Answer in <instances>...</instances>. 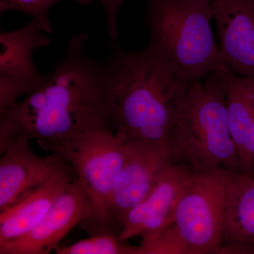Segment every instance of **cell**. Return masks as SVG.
<instances>
[{"instance_id":"1","label":"cell","mask_w":254,"mask_h":254,"mask_svg":"<svg viewBox=\"0 0 254 254\" xmlns=\"http://www.w3.org/2000/svg\"><path fill=\"white\" fill-rule=\"evenodd\" d=\"M86 32L74 35L45 83L0 113V153L16 138L41 148L92 132H114L113 70L110 60L86 53Z\"/></svg>"},{"instance_id":"2","label":"cell","mask_w":254,"mask_h":254,"mask_svg":"<svg viewBox=\"0 0 254 254\" xmlns=\"http://www.w3.org/2000/svg\"><path fill=\"white\" fill-rule=\"evenodd\" d=\"M111 41L115 136L123 145L133 138L166 141L197 80L150 43L131 52Z\"/></svg>"},{"instance_id":"3","label":"cell","mask_w":254,"mask_h":254,"mask_svg":"<svg viewBox=\"0 0 254 254\" xmlns=\"http://www.w3.org/2000/svg\"><path fill=\"white\" fill-rule=\"evenodd\" d=\"M230 74H210L192 86L166 140L173 165L193 173L218 168L242 172L227 119L225 81Z\"/></svg>"},{"instance_id":"4","label":"cell","mask_w":254,"mask_h":254,"mask_svg":"<svg viewBox=\"0 0 254 254\" xmlns=\"http://www.w3.org/2000/svg\"><path fill=\"white\" fill-rule=\"evenodd\" d=\"M150 43L195 80L232 71L224 63L210 27L211 4L202 0H148ZM234 73V72H233Z\"/></svg>"},{"instance_id":"5","label":"cell","mask_w":254,"mask_h":254,"mask_svg":"<svg viewBox=\"0 0 254 254\" xmlns=\"http://www.w3.org/2000/svg\"><path fill=\"white\" fill-rule=\"evenodd\" d=\"M233 173L222 168L192 173L177 203L173 223L157 238L141 240L139 254H220Z\"/></svg>"},{"instance_id":"6","label":"cell","mask_w":254,"mask_h":254,"mask_svg":"<svg viewBox=\"0 0 254 254\" xmlns=\"http://www.w3.org/2000/svg\"><path fill=\"white\" fill-rule=\"evenodd\" d=\"M68 162L91 203L89 216L80 224L90 235L120 237L113 208L115 182L124 163V145L114 132L103 130L68 137L43 148Z\"/></svg>"},{"instance_id":"7","label":"cell","mask_w":254,"mask_h":254,"mask_svg":"<svg viewBox=\"0 0 254 254\" xmlns=\"http://www.w3.org/2000/svg\"><path fill=\"white\" fill-rule=\"evenodd\" d=\"M48 33L32 19L18 29L0 33V113L36 91L46 81L33 62L36 50L49 46Z\"/></svg>"},{"instance_id":"8","label":"cell","mask_w":254,"mask_h":254,"mask_svg":"<svg viewBox=\"0 0 254 254\" xmlns=\"http://www.w3.org/2000/svg\"><path fill=\"white\" fill-rule=\"evenodd\" d=\"M125 159L115 182L113 208L119 234L128 210L148 196L172 165L166 141L133 138L124 144Z\"/></svg>"},{"instance_id":"9","label":"cell","mask_w":254,"mask_h":254,"mask_svg":"<svg viewBox=\"0 0 254 254\" xmlns=\"http://www.w3.org/2000/svg\"><path fill=\"white\" fill-rule=\"evenodd\" d=\"M91 212V203L76 177L31 231L0 245V254H48Z\"/></svg>"},{"instance_id":"10","label":"cell","mask_w":254,"mask_h":254,"mask_svg":"<svg viewBox=\"0 0 254 254\" xmlns=\"http://www.w3.org/2000/svg\"><path fill=\"white\" fill-rule=\"evenodd\" d=\"M193 172L182 165H172L155 184L148 196L128 210L120 228L122 240L134 237L157 238L173 223L177 203Z\"/></svg>"},{"instance_id":"11","label":"cell","mask_w":254,"mask_h":254,"mask_svg":"<svg viewBox=\"0 0 254 254\" xmlns=\"http://www.w3.org/2000/svg\"><path fill=\"white\" fill-rule=\"evenodd\" d=\"M30 141L16 138L0 153V211L17 203L68 165L58 153L42 157Z\"/></svg>"},{"instance_id":"12","label":"cell","mask_w":254,"mask_h":254,"mask_svg":"<svg viewBox=\"0 0 254 254\" xmlns=\"http://www.w3.org/2000/svg\"><path fill=\"white\" fill-rule=\"evenodd\" d=\"M222 59L235 73L254 78V0H214Z\"/></svg>"},{"instance_id":"13","label":"cell","mask_w":254,"mask_h":254,"mask_svg":"<svg viewBox=\"0 0 254 254\" xmlns=\"http://www.w3.org/2000/svg\"><path fill=\"white\" fill-rule=\"evenodd\" d=\"M68 167L60 169L41 186L0 211V245L23 236L43 220L58 197L76 179L71 176Z\"/></svg>"},{"instance_id":"14","label":"cell","mask_w":254,"mask_h":254,"mask_svg":"<svg viewBox=\"0 0 254 254\" xmlns=\"http://www.w3.org/2000/svg\"><path fill=\"white\" fill-rule=\"evenodd\" d=\"M220 253L254 252V180L234 173L229 184L221 233Z\"/></svg>"},{"instance_id":"15","label":"cell","mask_w":254,"mask_h":254,"mask_svg":"<svg viewBox=\"0 0 254 254\" xmlns=\"http://www.w3.org/2000/svg\"><path fill=\"white\" fill-rule=\"evenodd\" d=\"M229 128L243 173L254 168V78L230 73L225 81Z\"/></svg>"},{"instance_id":"16","label":"cell","mask_w":254,"mask_h":254,"mask_svg":"<svg viewBox=\"0 0 254 254\" xmlns=\"http://www.w3.org/2000/svg\"><path fill=\"white\" fill-rule=\"evenodd\" d=\"M57 254H139L138 247L122 240L118 235H93L68 246H58Z\"/></svg>"},{"instance_id":"17","label":"cell","mask_w":254,"mask_h":254,"mask_svg":"<svg viewBox=\"0 0 254 254\" xmlns=\"http://www.w3.org/2000/svg\"><path fill=\"white\" fill-rule=\"evenodd\" d=\"M64 0H0V14L6 11H17L29 15L32 19L39 24L48 34H53V29L50 21V9L57 3ZM78 4H91L93 0H72Z\"/></svg>"},{"instance_id":"18","label":"cell","mask_w":254,"mask_h":254,"mask_svg":"<svg viewBox=\"0 0 254 254\" xmlns=\"http://www.w3.org/2000/svg\"><path fill=\"white\" fill-rule=\"evenodd\" d=\"M106 14L108 35L111 40H118V16L127 0H98ZM148 0H147L148 1Z\"/></svg>"},{"instance_id":"19","label":"cell","mask_w":254,"mask_h":254,"mask_svg":"<svg viewBox=\"0 0 254 254\" xmlns=\"http://www.w3.org/2000/svg\"><path fill=\"white\" fill-rule=\"evenodd\" d=\"M202 1H206V2L211 3L214 0H202Z\"/></svg>"}]
</instances>
